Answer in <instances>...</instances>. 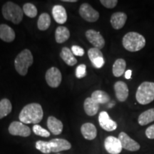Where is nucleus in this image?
Masks as SVG:
<instances>
[{"instance_id": "obj_2", "label": "nucleus", "mask_w": 154, "mask_h": 154, "mask_svg": "<svg viewBox=\"0 0 154 154\" xmlns=\"http://www.w3.org/2000/svg\"><path fill=\"white\" fill-rule=\"evenodd\" d=\"M122 44L127 51L136 52L144 48L146 46V39L141 34L131 32L125 34L123 37Z\"/></svg>"}, {"instance_id": "obj_20", "label": "nucleus", "mask_w": 154, "mask_h": 154, "mask_svg": "<svg viewBox=\"0 0 154 154\" xmlns=\"http://www.w3.org/2000/svg\"><path fill=\"white\" fill-rule=\"evenodd\" d=\"M47 126L50 131L54 135H59L63 131V124L54 116H49L47 119Z\"/></svg>"}, {"instance_id": "obj_28", "label": "nucleus", "mask_w": 154, "mask_h": 154, "mask_svg": "<svg viewBox=\"0 0 154 154\" xmlns=\"http://www.w3.org/2000/svg\"><path fill=\"white\" fill-rule=\"evenodd\" d=\"M51 24V18L49 14L47 13H42L38 17L37 26L38 29L41 31H45L49 27Z\"/></svg>"}, {"instance_id": "obj_25", "label": "nucleus", "mask_w": 154, "mask_h": 154, "mask_svg": "<svg viewBox=\"0 0 154 154\" xmlns=\"http://www.w3.org/2000/svg\"><path fill=\"white\" fill-rule=\"evenodd\" d=\"M91 98L98 104H103L110 101V96L109 94L106 92L101 91V90H96L94 91L91 94Z\"/></svg>"}, {"instance_id": "obj_4", "label": "nucleus", "mask_w": 154, "mask_h": 154, "mask_svg": "<svg viewBox=\"0 0 154 154\" xmlns=\"http://www.w3.org/2000/svg\"><path fill=\"white\" fill-rule=\"evenodd\" d=\"M136 99L140 104H149L154 100V82H144L140 84L136 93Z\"/></svg>"}, {"instance_id": "obj_30", "label": "nucleus", "mask_w": 154, "mask_h": 154, "mask_svg": "<svg viewBox=\"0 0 154 154\" xmlns=\"http://www.w3.org/2000/svg\"><path fill=\"white\" fill-rule=\"evenodd\" d=\"M36 149L43 153H50L51 151V146L49 141H43V140H38L36 143Z\"/></svg>"}, {"instance_id": "obj_16", "label": "nucleus", "mask_w": 154, "mask_h": 154, "mask_svg": "<svg viewBox=\"0 0 154 154\" xmlns=\"http://www.w3.org/2000/svg\"><path fill=\"white\" fill-rule=\"evenodd\" d=\"M127 20V15L124 12H116L111 17V26L115 29H121L124 27Z\"/></svg>"}, {"instance_id": "obj_6", "label": "nucleus", "mask_w": 154, "mask_h": 154, "mask_svg": "<svg viewBox=\"0 0 154 154\" xmlns=\"http://www.w3.org/2000/svg\"><path fill=\"white\" fill-rule=\"evenodd\" d=\"M79 14L84 20L88 22H95L99 18V13L87 3L81 5Z\"/></svg>"}, {"instance_id": "obj_32", "label": "nucleus", "mask_w": 154, "mask_h": 154, "mask_svg": "<svg viewBox=\"0 0 154 154\" xmlns=\"http://www.w3.org/2000/svg\"><path fill=\"white\" fill-rule=\"evenodd\" d=\"M86 66L85 64H80L76 69V76L78 79H82L86 76Z\"/></svg>"}, {"instance_id": "obj_37", "label": "nucleus", "mask_w": 154, "mask_h": 154, "mask_svg": "<svg viewBox=\"0 0 154 154\" xmlns=\"http://www.w3.org/2000/svg\"><path fill=\"white\" fill-rule=\"evenodd\" d=\"M65 2H76V0H63Z\"/></svg>"}, {"instance_id": "obj_35", "label": "nucleus", "mask_w": 154, "mask_h": 154, "mask_svg": "<svg viewBox=\"0 0 154 154\" xmlns=\"http://www.w3.org/2000/svg\"><path fill=\"white\" fill-rule=\"evenodd\" d=\"M146 136L149 139H154V124L146 128Z\"/></svg>"}, {"instance_id": "obj_9", "label": "nucleus", "mask_w": 154, "mask_h": 154, "mask_svg": "<svg viewBox=\"0 0 154 154\" xmlns=\"http://www.w3.org/2000/svg\"><path fill=\"white\" fill-rule=\"evenodd\" d=\"M119 139L121 141L123 149L129 151H137L140 149V144L126 134L125 132H121L119 135Z\"/></svg>"}, {"instance_id": "obj_21", "label": "nucleus", "mask_w": 154, "mask_h": 154, "mask_svg": "<svg viewBox=\"0 0 154 154\" xmlns=\"http://www.w3.org/2000/svg\"><path fill=\"white\" fill-rule=\"evenodd\" d=\"M84 108L86 114L90 116H93L99 111V104L94 101L91 97L86 98L84 103Z\"/></svg>"}, {"instance_id": "obj_7", "label": "nucleus", "mask_w": 154, "mask_h": 154, "mask_svg": "<svg viewBox=\"0 0 154 154\" xmlns=\"http://www.w3.org/2000/svg\"><path fill=\"white\" fill-rule=\"evenodd\" d=\"M9 132L12 136L28 137L31 134V129L29 127L20 121H13L9 126Z\"/></svg>"}, {"instance_id": "obj_26", "label": "nucleus", "mask_w": 154, "mask_h": 154, "mask_svg": "<svg viewBox=\"0 0 154 154\" xmlns=\"http://www.w3.org/2000/svg\"><path fill=\"white\" fill-rule=\"evenodd\" d=\"M126 67V61L123 59H118L113 65L112 72L113 76L116 77H120L124 74Z\"/></svg>"}, {"instance_id": "obj_23", "label": "nucleus", "mask_w": 154, "mask_h": 154, "mask_svg": "<svg viewBox=\"0 0 154 154\" xmlns=\"http://www.w3.org/2000/svg\"><path fill=\"white\" fill-rule=\"evenodd\" d=\"M154 121V109H150L140 113L138 119V122L140 126H146Z\"/></svg>"}, {"instance_id": "obj_14", "label": "nucleus", "mask_w": 154, "mask_h": 154, "mask_svg": "<svg viewBox=\"0 0 154 154\" xmlns=\"http://www.w3.org/2000/svg\"><path fill=\"white\" fill-rule=\"evenodd\" d=\"M51 152H59L62 151H67L72 148L71 144L68 140L62 138H54L49 140Z\"/></svg>"}, {"instance_id": "obj_15", "label": "nucleus", "mask_w": 154, "mask_h": 154, "mask_svg": "<svg viewBox=\"0 0 154 154\" xmlns=\"http://www.w3.org/2000/svg\"><path fill=\"white\" fill-rule=\"evenodd\" d=\"M114 91L116 99L119 101L124 102L128 99V88L126 83L124 82H117L114 84Z\"/></svg>"}, {"instance_id": "obj_22", "label": "nucleus", "mask_w": 154, "mask_h": 154, "mask_svg": "<svg viewBox=\"0 0 154 154\" xmlns=\"http://www.w3.org/2000/svg\"><path fill=\"white\" fill-rule=\"evenodd\" d=\"M61 58L68 66H72L77 63L76 59L75 58L72 50L68 47H63L60 54Z\"/></svg>"}, {"instance_id": "obj_31", "label": "nucleus", "mask_w": 154, "mask_h": 154, "mask_svg": "<svg viewBox=\"0 0 154 154\" xmlns=\"http://www.w3.org/2000/svg\"><path fill=\"white\" fill-rule=\"evenodd\" d=\"M32 130H33L34 133L36 135H37V136H42V137L47 138L50 136V133L47 130L44 129V128H42L41 126H39V125H38V124L34 125V126H33V128H32Z\"/></svg>"}, {"instance_id": "obj_12", "label": "nucleus", "mask_w": 154, "mask_h": 154, "mask_svg": "<svg viewBox=\"0 0 154 154\" xmlns=\"http://www.w3.org/2000/svg\"><path fill=\"white\" fill-rule=\"evenodd\" d=\"M88 56L93 66L96 69H101L105 63L103 54L101 50L96 48H91L88 51Z\"/></svg>"}, {"instance_id": "obj_36", "label": "nucleus", "mask_w": 154, "mask_h": 154, "mask_svg": "<svg viewBox=\"0 0 154 154\" xmlns=\"http://www.w3.org/2000/svg\"><path fill=\"white\" fill-rule=\"evenodd\" d=\"M131 74H132V71L131 70H128L126 71V73H125V78L126 79H129L131 77Z\"/></svg>"}, {"instance_id": "obj_8", "label": "nucleus", "mask_w": 154, "mask_h": 154, "mask_svg": "<svg viewBox=\"0 0 154 154\" xmlns=\"http://www.w3.org/2000/svg\"><path fill=\"white\" fill-rule=\"evenodd\" d=\"M45 78L48 85L52 88H57L62 80L61 72L57 67H51L48 69Z\"/></svg>"}, {"instance_id": "obj_19", "label": "nucleus", "mask_w": 154, "mask_h": 154, "mask_svg": "<svg viewBox=\"0 0 154 154\" xmlns=\"http://www.w3.org/2000/svg\"><path fill=\"white\" fill-rule=\"evenodd\" d=\"M0 38L5 42H11L15 38V32L8 25L0 24Z\"/></svg>"}, {"instance_id": "obj_1", "label": "nucleus", "mask_w": 154, "mask_h": 154, "mask_svg": "<svg viewBox=\"0 0 154 154\" xmlns=\"http://www.w3.org/2000/svg\"><path fill=\"white\" fill-rule=\"evenodd\" d=\"M43 109L39 103H32L25 106L19 113V119L23 124H38L42 120Z\"/></svg>"}, {"instance_id": "obj_18", "label": "nucleus", "mask_w": 154, "mask_h": 154, "mask_svg": "<svg viewBox=\"0 0 154 154\" xmlns=\"http://www.w3.org/2000/svg\"><path fill=\"white\" fill-rule=\"evenodd\" d=\"M52 15L54 20L58 24H63L67 20L66 9L61 5H55L52 9Z\"/></svg>"}, {"instance_id": "obj_29", "label": "nucleus", "mask_w": 154, "mask_h": 154, "mask_svg": "<svg viewBox=\"0 0 154 154\" xmlns=\"http://www.w3.org/2000/svg\"><path fill=\"white\" fill-rule=\"evenodd\" d=\"M23 11L24 14L30 18H34L37 14V9L33 4L26 3L23 6Z\"/></svg>"}, {"instance_id": "obj_11", "label": "nucleus", "mask_w": 154, "mask_h": 154, "mask_svg": "<svg viewBox=\"0 0 154 154\" xmlns=\"http://www.w3.org/2000/svg\"><path fill=\"white\" fill-rule=\"evenodd\" d=\"M104 147L106 151L110 154H119L123 148L119 138L114 136H108L104 140Z\"/></svg>"}, {"instance_id": "obj_5", "label": "nucleus", "mask_w": 154, "mask_h": 154, "mask_svg": "<svg viewBox=\"0 0 154 154\" xmlns=\"http://www.w3.org/2000/svg\"><path fill=\"white\" fill-rule=\"evenodd\" d=\"M33 63V56L30 50L24 49L19 53L14 60V66L17 72L22 76H25L28 69Z\"/></svg>"}, {"instance_id": "obj_24", "label": "nucleus", "mask_w": 154, "mask_h": 154, "mask_svg": "<svg viewBox=\"0 0 154 154\" xmlns=\"http://www.w3.org/2000/svg\"><path fill=\"white\" fill-rule=\"evenodd\" d=\"M70 36L69 30L65 26H59L55 32L56 42L59 44H62L66 42Z\"/></svg>"}, {"instance_id": "obj_13", "label": "nucleus", "mask_w": 154, "mask_h": 154, "mask_svg": "<svg viewBox=\"0 0 154 154\" xmlns=\"http://www.w3.org/2000/svg\"><path fill=\"white\" fill-rule=\"evenodd\" d=\"M100 126L106 131H113L117 128V124L109 117L106 111H101L99 116Z\"/></svg>"}, {"instance_id": "obj_3", "label": "nucleus", "mask_w": 154, "mask_h": 154, "mask_svg": "<svg viewBox=\"0 0 154 154\" xmlns=\"http://www.w3.org/2000/svg\"><path fill=\"white\" fill-rule=\"evenodd\" d=\"M2 14L5 19L10 21L14 24H18L22 22L24 11L17 4L12 2H7L2 7Z\"/></svg>"}, {"instance_id": "obj_33", "label": "nucleus", "mask_w": 154, "mask_h": 154, "mask_svg": "<svg viewBox=\"0 0 154 154\" xmlns=\"http://www.w3.org/2000/svg\"><path fill=\"white\" fill-rule=\"evenodd\" d=\"M100 2L101 3L102 5L106 7V8L112 9L117 5L118 1L117 0H101Z\"/></svg>"}, {"instance_id": "obj_34", "label": "nucleus", "mask_w": 154, "mask_h": 154, "mask_svg": "<svg viewBox=\"0 0 154 154\" xmlns=\"http://www.w3.org/2000/svg\"><path fill=\"white\" fill-rule=\"evenodd\" d=\"M72 51L74 55L79 56V57H82L84 55V50L79 46L74 45L72 47Z\"/></svg>"}, {"instance_id": "obj_27", "label": "nucleus", "mask_w": 154, "mask_h": 154, "mask_svg": "<svg viewBox=\"0 0 154 154\" xmlns=\"http://www.w3.org/2000/svg\"><path fill=\"white\" fill-rule=\"evenodd\" d=\"M11 110H12V106L9 99H3L0 101V119L9 114Z\"/></svg>"}, {"instance_id": "obj_10", "label": "nucleus", "mask_w": 154, "mask_h": 154, "mask_svg": "<svg viewBox=\"0 0 154 154\" xmlns=\"http://www.w3.org/2000/svg\"><path fill=\"white\" fill-rule=\"evenodd\" d=\"M86 37L88 41L96 49H101L105 46V40L99 32L89 29L86 32Z\"/></svg>"}, {"instance_id": "obj_17", "label": "nucleus", "mask_w": 154, "mask_h": 154, "mask_svg": "<svg viewBox=\"0 0 154 154\" xmlns=\"http://www.w3.org/2000/svg\"><path fill=\"white\" fill-rule=\"evenodd\" d=\"M81 132L84 138L91 140L97 136V130L96 126L91 123H86L81 127Z\"/></svg>"}]
</instances>
